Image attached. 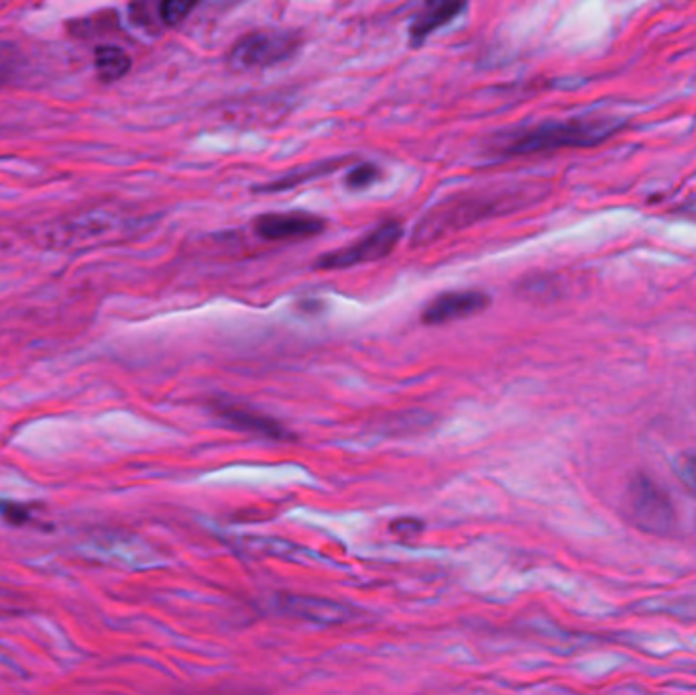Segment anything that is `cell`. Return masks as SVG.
Listing matches in <instances>:
<instances>
[{"label": "cell", "instance_id": "cell-1", "mask_svg": "<svg viewBox=\"0 0 696 695\" xmlns=\"http://www.w3.org/2000/svg\"><path fill=\"white\" fill-rule=\"evenodd\" d=\"M529 196L528 186H493L446 198L421 217L411 237V247L440 241L446 235L463 231L475 222L511 212L524 207Z\"/></svg>", "mask_w": 696, "mask_h": 695}, {"label": "cell", "instance_id": "cell-2", "mask_svg": "<svg viewBox=\"0 0 696 695\" xmlns=\"http://www.w3.org/2000/svg\"><path fill=\"white\" fill-rule=\"evenodd\" d=\"M624 122L615 117H587L573 121L541 122L519 135L507 151L514 156L544 153L563 147H595L617 133Z\"/></svg>", "mask_w": 696, "mask_h": 695}, {"label": "cell", "instance_id": "cell-3", "mask_svg": "<svg viewBox=\"0 0 696 695\" xmlns=\"http://www.w3.org/2000/svg\"><path fill=\"white\" fill-rule=\"evenodd\" d=\"M625 516L637 530L668 537L676 530V510L673 500L664 489L648 476H636L625 492Z\"/></svg>", "mask_w": 696, "mask_h": 695}, {"label": "cell", "instance_id": "cell-4", "mask_svg": "<svg viewBox=\"0 0 696 695\" xmlns=\"http://www.w3.org/2000/svg\"><path fill=\"white\" fill-rule=\"evenodd\" d=\"M301 46L300 33L296 31H264L242 37L230 49L229 66L237 72L271 68L289 60Z\"/></svg>", "mask_w": 696, "mask_h": 695}, {"label": "cell", "instance_id": "cell-5", "mask_svg": "<svg viewBox=\"0 0 696 695\" xmlns=\"http://www.w3.org/2000/svg\"><path fill=\"white\" fill-rule=\"evenodd\" d=\"M404 237V227L397 220H385L379 227H375L371 232L360 237L348 247H342L338 251H330L316 261V268L332 271V269H347L360 266V264H371L389 256L396 249L399 239Z\"/></svg>", "mask_w": 696, "mask_h": 695}, {"label": "cell", "instance_id": "cell-6", "mask_svg": "<svg viewBox=\"0 0 696 695\" xmlns=\"http://www.w3.org/2000/svg\"><path fill=\"white\" fill-rule=\"evenodd\" d=\"M210 410L225 427L232 428V430L269 440L296 439L294 433L286 425L276 420L274 416L264 415V413L249 408V406L217 398L210 403Z\"/></svg>", "mask_w": 696, "mask_h": 695}, {"label": "cell", "instance_id": "cell-7", "mask_svg": "<svg viewBox=\"0 0 696 695\" xmlns=\"http://www.w3.org/2000/svg\"><path fill=\"white\" fill-rule=\"evenodd\" d=\"M489 305H491V298L485 292H479V290L440 294L424 308L421 322L432 325V327L434 325H446V322L483 312Z\"/></svg>", "mask_w": 696, "mask_h": 695}, {"label": "cell", "instance_id": "cell-8", "mask_svg": "<svg viewBox=\"0 0 696 695\" xmlns=\"http://www.w3.org/2000/svg\"><path fill=\"white\" fill-rule=\"evenodd\" d=\"M326 229V220L308 212L264 215L255 220V232L267 241H291L316 237Z\"/></svg>", "mask_w": 696, "mask_h": 695}, {"label": "cell", "instance_id": "cell-9", "mask_svg": "<svg viewBox=\"0 0 696 695\" xmlns=\"http://www.w3.org/2000/svg\"><path fill=\"white\" fill-rule=\"evenodd\" d=\"M467 0H426L421 11L416 14L409 27L411 46H421L434 31L453 23L460 12L465 11Z\"/></svg>", "mask_w": 696, "mask_h": 695}, {"label": "cell", "instance_id": "cell-10", "mask_svg": "<svg viewBox=\"0 0 696 695\" xmlns=\"http://www.w3.org/2000/svg\"><path fill=\"white\" fill-rule=\"evenodd\" d=\"M281 610L314 624H342L350 618V610L347 606L332 599L308 598V596L281 598Z\"/></svg>", "mask_w": 696, "mask_h": 695}, {"label": "cell", "instance_id": "cell-11", "mask_svg": "<svg viewBox=\"0 0 696 695\" xmlns=\"http://www.w3.org/2000/svg\"><path fill=\"white\" fill-rule=\"evenodd\" d=\"M347 159H326V161H318L312 166H306L300 170L289 171L288 176L279 178L276 182L265 183L255 188V192H284V190H291V188H298L301 183L314 182V180H320L328 173L337 171L338 168H342Z\"/></svg>", "mask_w": 696, "mask_h": 695}, {"label": "cell", "instance_id": "cell-12", "mask_svg": "<svg viewBox=\"0 0 696 695\" xmlns=\"http://www.w3.org/2000/svg\"><path fill=\"white\" fill-rule=\"evenodd\" d=\"M97 72L102 82H117L131 70V58L115 46H102L97 49Z\"/></svg>", "mask_w": 696, "mask_h": 695}, {"label": "cell", "instance_id": "cell-13", "mask_svg": "<svg viewBox=\"0 0 696 695\" xmlns=\"http://www.w3.org/2000/svg\"><path fill=\"white\" fill-rule=\"evenodd\" d=\"M200 4V0H161V19L169 27L183 23L193 9Z\"/></svg>", "mask_w": 696, "mask_h": 695}, {"label": "cell", "instance_id": "cell-14", "mask_svg": "<svg viewBox=\"0 0 696 695\" xmlns=\"http://www.w3.org/2000/svg\"><path fill=\"white\" fill-rule=\"evenodd\" d=\"M674 476L683 484V488L696 498V451L686 453L674 464Z\"/></svg>", "mask_w": 696, "mask_h": 695}, {"label": "cell", "instance_id": "cell-15", "mask_svg": "<svg viewBox=\"0 0 696 695\" xmlns=\"http://www.w3.org/2000/svg\"><path fill=\"white\" fill-rule=\"evenodd\" d=\"M381 170L372 163H360L357 168H352L347 176V186L352 190H365L379 180Z\"/></svg>", "mask_w": 696, "mask_h": 695}, {"label": "cell", "instance_id": "cell-16", "mask_svg": "<svg viewBox=\"0 0 696 695\" xmlns=\"http://www.w3.org/2000/svg\"><path fill=\"white\" fill-rule=\"evenodd\" d=\"M0 518H4L9 525L21 526L31 523L33 514L31 508L17 502H0Z\"/></svg>", "mask_w": 696, "mask_h": 695}, {"label": "cell", "instance_id": "cell-17", "mask_svg": "<svg viewBox=\"0 0 696 695\" xmlns=\"http://www.w3.org/2000/svg\"><path fill=\"white\" fill-rule=\"evenodd\" d=\"M424 530V523L418 518H399L396 523H391V533H396L397 537H416Z\"/></svg>", "mask_w": 696, "mask_h": 695}, {"label": "cell", "instance_id": "cell-18", "mask_svg": "<svg viewBox=\"0 0 696 695\" xmlns=\"http://www.w3.org/2000/svg\"><path fill=\"white\" fill-rule=\"evenodd\" d=\"M7 72V63L2 60V56H0V78H2V73Z\"/></svg>", "mask_w": 696, "mask_h": 695}]
</instances>
